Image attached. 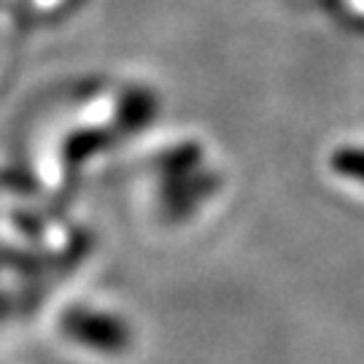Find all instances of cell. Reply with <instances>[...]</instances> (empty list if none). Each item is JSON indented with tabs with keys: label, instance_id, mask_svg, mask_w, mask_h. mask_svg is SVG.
<instances>
[{
	"label": "cell",
	"instance_id": "1",
	"mask_svg": "<svg viewBox=\"0 0 364 364\" xmlns=\"http://www.w3.org/2000/svg\"><path fill=\"white\" fill-rule=\"evenodd\" d=\"M329 165L343 178L364 183V146H343L332 154Z\"/></svg>",
	"mask_w": 364,
	"mask_h": 364
}]
</instances>
